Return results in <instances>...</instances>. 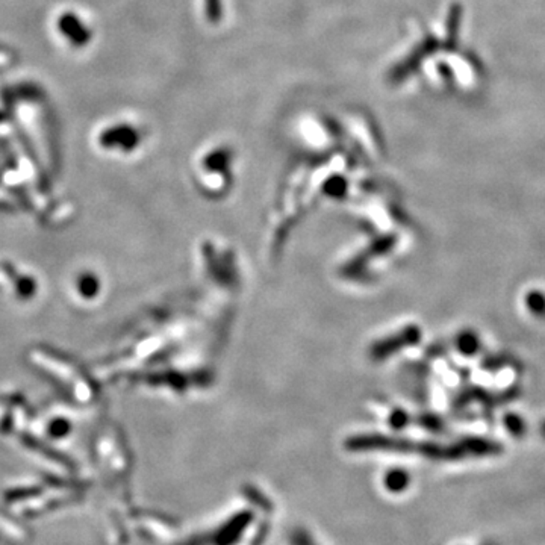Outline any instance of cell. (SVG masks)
Returning <instances> with one entry per match:
<instances>
[{"label": "cell", "mask_w": 545, "mask_h": 545, "mask_svg": "<svg viewBox=\"0 0 545 545\" xmlns=\"http://www.w3.org/2000/svg\"><path fill=\"white\" fill-rule=\"evenodd\" d=\"M526 305L533 316L545 318V296L539 291H533L528 294L526 297Z\"/></svg>", "instance_id": "6da1fadb"}, {"label": "cell", "mask_w": 545, "mask_h": 545, "mask_svg": "<svg viewBox=\"0 0 545 545\" xmlns=\"http://www.w3.org/2000/svg\"><path fill=\"white\" fill-rule=\"evenodd\" d=\"M504 424H506V429H508V431L511 433L515 435V436H520V435L524 433V429H526L524 421H523V418H520L518 415H513V413H509V415L504 418Z\"/></svg>", "instance_id": "7a4b0ae2"}, {"label": "cell", "mask_w": 545, "mask_h": 545, "mask_svg": "<svg viewBox=\"0 0 545 545\" xmlns=\"http://www.w3.org/2000/svg\"><path fill=\"white\" fill-rule=\"evenodd\" d=\"M477 336L473 335V333H465L460 336V341H459V349L462 350L464 353H468V355H474L475 350H477Z\"/></svg>", "instance_id": "3957f363"}, {"label": "cell", "mask_w": 545, "mask_h": 545, "mask_svg": "<svg viewBox=\"0 0 545 545\" xmlns=\"http://www.w3.org/2000/svg\"><path fill=\"white\" fill-rule=\"evenodd\" d=\"M541 431H542V435H544V436H545V423H544V424H542V429H541Z\"/></svg>", "instance_id": "277c9868"}]
</instances>
